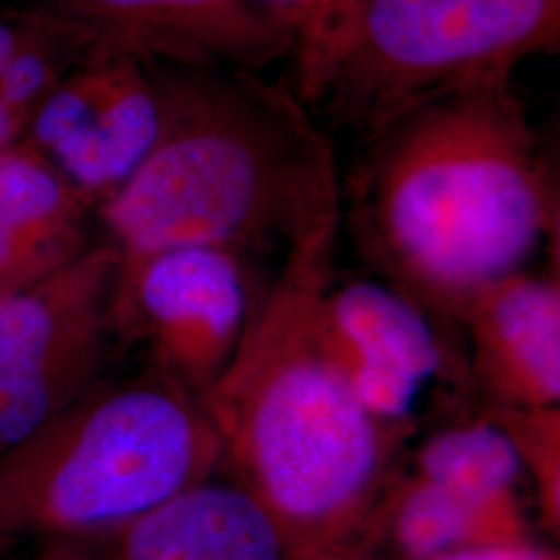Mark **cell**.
<instances>
[{
	"mask_svg": "<svg viewBox=\"0 0 560 560\" xmlns=\"http://www.w3.org/2000/svg\"><path fill=\"white\" fill-rule=\"evenodd\" d=\"M361 143L351 235L444 330L559 235L552 166L513 78L428 102Z\"/></svg>",
	"mask_w": 560,
	"mask_h": 560,
	"instance_id": "1",
	"label": "cell"
},
{
	"mask_svg": "<svg viewBox=\"0 0 560 560\" xmlns=\"http://www.w3.org/2000/svg\"><path fill=\"white\" fill-rule=\"evenodd\" d=\"M340 196L287 241L240 349L200 402L221 442L222 469L307 546L335 540L399 478L409 432L355 397L322 322L335 277Z\"/></svg>",
	"mask_w": 560,
	"mask_h": 560,
	"instance_id": "2",
	"label": "cell"
},
{
	"mask_svg": "<svg viewBox=\"0 0 560 560\" xmlns=\"http://www.w3.org/2000/svg\"><path fill=\"white\" fill-rule=\"evenodd\" d=\"M154 71L159 136L94 212L119 258L287 243L339 198L332 140L291 88L231 67L154 62Z\"/></svg>",
	"mask_w": 560,
	"mask_h": 560,
	"instance_id": "3",
	"label": "cell"
},
{
	"mask_svg": "<svg viewBox=\"0 0 560 560\" xmlns=\"http://www.w3.org/2000/svg\"><path fill=\"white\" fill-rule=\"evenodd\" d=\"M222 469L203 405L150 365L98 382L0 455V544L90 538Z\"/></svg>",
	"mask_w": 560,
	"mask_h": 560,
	"instance_id": "4",
	"label": "cell"
},
{
	"mask_svg": "<svg viewBox=\"0 0 560 560\" xmlns=\"http://www.w3.org/2000/svg\"><path fill=\"white\" fill-rule=\"evenodd\" d=\"M560 48V0H332L295 38L291 90L370 140L428 102Z\"/></svg>",
	"mask_w": 560,
	"mask_h": 560,
	"instance_id": "5",
	"label": "cell"
},
{
	"mask_svg": "<svg viewBox=\"0 0 560 560\" xmlns=\"http://www.w3.org/2000/svg\"><path fill=\"white\" fill-rule=\"evenodd\" d=\"M119 256L90 245L80 258L0 300V455L102 382L115 326Z\"/></svg>",
	"mask_w": 560,
	"mask_h": 560,
	"instance_id": "6",
	"label": "cell"
},
{
	"mask_svg": "<svg viewBox=\"0 0 560 560\" xmlns=\"http://www.w3.org/2000/svg\"><path fill=\"white\" fill-rule=\"evenodd\" d=\"M258 300L245 254L171 247L119 258L115 326L119 337L143 340L152 365L201 399L240 349Z\"/></svg>",
	"mask_w": 560,
	"mask_h": 560,
	"instance_id": "7",
	"label": "cell"
},
{
	"mask_svg": "<svg viewBox=\"0 0 560 560\" xmlns=\"http://www.w3.org/2000/svg\"><path fill=\"white\" fill-rule=\"evenodd\" d=\"M159 127L154 62L101 48L60 81L21 141L50 162L96 212L138 171Z\"/></svg>",
	"mask_w": 560,
	"mask_h": 560,
	"instance_id": "8",
	"label": "cell"
},
{
	"mask_svg": "<svg viewBox=\"0 0 560 560\" xmlns=\"http://www.w3.org/2000/svg\"><path fill=\"white\" fill-rule=\"evenodd\" d=\"M322 322L355 397L390 428L413 432L428 384H467L441 324L386 280H339L335 272L322 295Z\"/></svg>",
	"mask_w": 560,
	"mask_h": 560,
	"instance_id": "9",
	"label": "cell"
},
{
	"mask_svg": "<svg viewBox=\"0 0 560 560\" xmlns=\"http://www.w3.org/2000/svg\"><path fill=\"white\" fill-rule=\"evenodd\" d=\"M106 48L150 62L260 73L291 57L295 36L254 0H38Z\"/></svg>",
	"mask_w": 560,
	"mask_h": 560,
	"instance_id": "10",
	"label": "cell"
},
{
	"mask_svg": "<svg viewBox=\"0 0 560 560\" xmlns=\"http://www.w3.org/2000/svg\"><path fill=\"white\" fill-rule=\"evenodd\" d=\"M467 384L483 405L560 407V287L527 270L492 282L460 316Z\"/></svg>",
	"mask_w": 560,
	"mask_h": 560,
	"instance_id": "11",
	"label": "cell"
},
{
	"mask_svg": "<svg viewBox=\"0 0 560 560\" xmlns=\"http://www.w3.org/2000/svg\"><path fill=\"white\" fill-rule=\"evenodd\" d=\"M102 560H284L279 521L237 481H198L101 534Z\"/></svg>",
	"mask_w": 560,
	"mask_h": 560,
	"instance_id": "12",
	"label": "cell"
},
{
	"mask_svg": "<svg viewBox=\"0 0 560 560\" xmlns=\"http://www.w3.org/2000/svg\"><path fill=\"white\" fill-rule=\"evenodd\" d=\"M92 203L27 143L0 150V300L48 279L90 247Z\"/></svg>",
	"mask_w": 560,
	"mask_h": 560,
	"instance_id": "13",
	"label": "cell"
},
{
	"mask_svg": "<svg viewBox=\"0 0 560 560\" xmlns=\"http://www.w3.org/2000/svg\"><path fill=\"white\" fill-rule=\"evenodd\" d=\"M104 44L40 7L0 65V150L20 143L42 104L78 65Z\"/></svg>",
	"mask_w": 560,
	"mask_h": 560,
	"instance_id": "14",
	"label": "cell"
},
{
	"mask_svg": "<svg viewBox=\"0 0 560 560\" xmlns=\"http://www.w3.org/2000/svg\"><path fill=\"white\" fill-rule=\"evenodd\" d=\"M411 476L480 504L513 502L523 476L520 457L488 413L457 420L432 432L411 457Z\"/></svg>",
	"mask_w": 560,
	"mask_h": 560,
	"instance_id": "15",
	"label": "cell"
},
{
	"mask_svg": "<svg viewBox=\"0 0 560 560\" xmlns=\"http://www.w3.org/2000/svg\"><path fill=\"white\" fill-rule=\"evenodd\" d=\"M513 502L480 504L409 476L393 497V532L402 557L432 560L467 546L506 544L515 532Z\"/></svg>",
	"mask_w": 560,
	"mask_h": 560,
	"instance_id": "16",
	"label": "cell"
},
{
	"mask_svg": "<svg viewBox=\"0 0 560 560\" xmlns=\"http://www.w3.org/2000/svg\"><path fill=\"white\" fill-rule=\"evenodd\" d=\"M481 411L504 430L520 457L523 474H529L538 488L544 511L550 520H559L560 407L483 405Z\"/></svg>",
	"mask_w": 560,
	"mask_h": 560,
	"instance_id": "17",
	"label": "cell"
},
{
	"mask_svg": "<svg viewBox=\"0 0 560 560\" xmlns=\"http://www.w3.org/2000/svg\"><path fill=\"white\" fill-rule=\"evenodd\" d=\"M261 9L287 27L295 38L320 18L332 0H254Z\"/></svg>",
	"mask_w": 560,
	"mask_h": 560,
	"instance_id": "18",
	"label": "cell"
},
{
	"mask_svg": "<svg viewBox=\"0 0 560 560\" xmlns=\"http://www.w3.org/2000/svg\"><path fill=\"white\" fill-rule=\"evenodd\" d=\"M432 560H555L548 552L523 546L517 541L506 544H483V546H467L459 550L444 552Z\"/></svg>",
	"mask_w": 560,
	"mask_h": 560,
	"instance_id": "19",
	"label": "cell"
},
{
	"mask_svg": "<svg viewBox=\"0 0 560 560\" xmlns=\"http://www.w3.org/2000/svg\"><path fill=\"white\" fill-rule=\"evenodd\" d=\"M32 18L30 9H0V65L11 55Z\"/></svg>",
	"mask_w": 560,
	"mask_h": 560,
	"instance_id": "20",
	"label": "cell"
},
{
	"mask_svg": "<svg viewBox=\"0 0 560 560\" xmlns=\"http://www.w3.org/2000/svg\"><path fill=\"white\" fill-rule=\"evenodd\" d=\"M48 560H73L71 557H62V555H52V557H48Z\"/></svg>",
	"mask_w": 560,
	"mask_h": 560,
	"instance_id": "21",
	"label": "cell"
}]
</instances>
